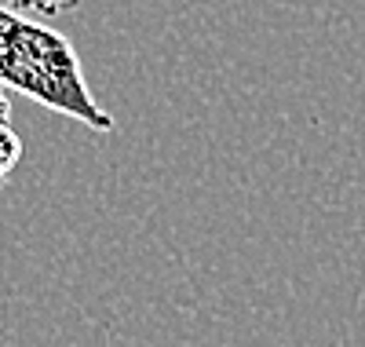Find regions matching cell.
Segmentation results:
<instances>
[{"instance_id":"1","label":"cell","mask_w":365,"mask_h":347,"mask_svg":"<svg viewBox=\"0 0 365 347\" xmlns=\"http://www.w3.org/2000/svg\"><path fill=\"white\" fill-rule=\"evenodd\" d=\"M0 91H22L91 132H113V114L84 81L73 44L58 29L0 4Z\"/></svg>"},{"instance_id":"3","label":"cell","mask_w":365,"mask_h":347,"mask_svg":"<svg viewBox=\"0 0 365 347\" xmlns=\"http://www.w3.org/2000/svg\"><path fill=\"white\" fill-rule=\"evenodd\" d=\"M81 4V0H4V8L19 11V15H37V19H55L66 15Z\"/></svg>"},{"instance_id":"2","label":"cell","mask_w":365,"mask_h":347,"mask_svg":"<svg viewBox=\"0 0 365 347\" xmlns=\"http://www.w3.org/2000/svg\"><path fill=\"white\" fill-rule=\"evenodd\" d=\"M22 161V139L11 129V103L8 91H0V191H4L8 176L15 172V165Z\"/></svg>"}]
</instances>
